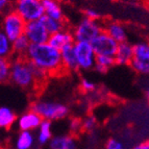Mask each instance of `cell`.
I'll use <instances>...</instances> for the list:
<instances>
[{
	"label": "cell",
	"instance_id": "cell-1",
	"mask_svg": "<svg viewBox=\"0 0 149 149\" xmlns=\"http://www.w3.org/2000/svg\"><path fill=\"white\" fill-rule=\"evenodd\" d=\"M24 58L36 67L49 74H57L63 69L61 53L48 43L30 44L24 54Z\"/></svg>",
	"mask_w": 149,
	"mask_h": 149
},
{
	"label": "cell",
	"instance_id": "cell-2",
	"mask_svg": "<svg viewBox=\"0 0 149 149\" xmlns=\"http://www.w3.org/2000/svg\"><path fill=\"white\" fill-rule=\"evenodd\" d=\"M10 80L23 89H30L36 86V80L31 72L30 64L25 58H17L10 62Z\"/></svg>",
	"mask_w": 149,
	"mask_h": 149
},
{
	"label": "cell",
	"instance_id": "cell-3",
	"mask_svg": "<svg viewBox=\"0 0 149 149\" xmlns=\"http://www.w3.org/2000/svg\"><path fill=\"white\" fill-rule=\"evenodd\" d=\"M31 111L37 113L43 120L55 121L64 119L69 114V109L63 103L53 101H36L31 107Z\"/></svg>",
	"mask_w": 149,
	"mask_h": 149
},
{
	"label": "cell",
	"instance_id": "cell-4",
	"mask_svg": "<svg viewBox=\"0 0 149 149\" xmlns=\"http://www.w3.org/2000/svg\"><path fill=\"white\" fill-rule=\"evenodd\" d=\"M14 12L25 22L40 20L44 16V8L41 0H16Z\"/></svg>",
	"mask_w": 149,
	"mask_h": 149
},
{
	"label": "cell",
	"instance_id": "cell-5",
	"mask_svg": "<svg viewBox=\"0 0 149 149\" xmlns=\"http://www.w3.org/2000/svg\"><path fill=\"white\" fill-rule=\"evenodd\" d=\"M103 31V28L96 20H91L84 18L76 25L74 31L72 32L75 42H91L95 37Z\"/></svg>",
	"mask_w": 149,
	"mask_h": 149
},
{
	"label": "cell",
	"instance_id": "cell-6",
	"mask_svg": "<svg viewBox=\"0 0 149 149\" xmlns=\"http://www.w3.org/2000/svg\"><path fill=\"white\" fill-rule=\"evenodd\" d=\"M25 24H26V22L18 15L17 13L8 12L3 17L0 29L2 30L5 33V36L13 42L18 37H20L24 33Z\"/></svg>",
	"mask_w": 149,
	"mask_h": 149
},
{
	"label": "cell",
	"instance_id": "cell-7",
	"mask_svg": "<svg viewBox=\"0 0 149 149\" xmlns=\"http://www.w3.org/2000/svg\"><path fill=\"white\" fill-rule=\"evenodd\" d=\"M73 49L78 69L91 70L94 68L96 54L89 42H74Z\"/></svg>",
	"mask_w": 149,
	"mask_h": 149
},
{
	"label": "cell",
	"instance_id": "cell-8",
	"mask_svg": "<svg viewBox=\"0 0 149 149\" xmlns=\"http://www.w3.org/2000/svg\"><path fill=\"white\" fill-rule=\"evenodd\" d=\"M90 44L96 55L114 56L118 47V43L113 38L109 37L105 31L100 32L99 35L90 42Z\"/></svg>",
	"mask_w": 149,
	"mask_h": 149
},
{
	"label": "cell",
	"instance_id": "cell-9",
	"mask_svg": "<svg viewBox=\"0 0 149 149\" xmlns=\"http://www.w3.org/2000/svg\"><path fill=\"white\" fill-rule=\"evenodd\" d=\"M30 44H44L47 43L49 33L46 30L41 20L26 22L24 27V33Z\"/></svg>",
	"mask_w": 149,
	"mask_h": 149
},
{
	"label": "cell",
	"instance_id": "cell-10",
	"mask_svg": "<svg viewBox=\"0 0 149 149\" xmlns=\"http://www.w3.org/2000/svg\"><path fill=\"white\" fill-rule=\"evenodd\" d=\"M74 42L75 41H74V37H73V33L71 31H69V30H66L65 28L60 30V31L51 33L47 41V43L51 47L55 48L58 51L61 49H63L64 47H66V46L73 45Z\"/></svg>",
	"mask_w": 149,
	"mask_h": 149
},
{
	"label": "cell",
	"instance_id": "cell-11",
	"mask_svg": "<svg viewBox=\"0 0 149 149\" xmlns=\"http://www.w3.org/2000/svg\"><path fill=\"white\" fill-rule=\"evenodd\" d=\"M42 118L35 113L33 111H29L22 114L18 119V126L20 130H27L31 132L33 129H37L42 122Z\"/></svg>",
	"mask_w": 149,
	"mask_h": 149
},
{
	"label": "cell",
	"instance_id": "cell-12",
	"mask_svg": "<svg viewBox=\"0 0 149 149\" xmlns=\"http://www.w3.org/2000/svg\"><path fill=\"white\" fill-rule=\"evenodd\" d=\"M134 53H132V45L128 42H121L118 43V47L115 52L114 58L116 65L120 66H126L132 62Z\"/></svg>",
	"mask_w": 149,
	"mask_h": 149
},
{
	"label": "cell",
	"instance_id": "cell-13",
	"mask_svg": "<svg viewBox=\"0 0 149 149\" xmlns=\"http://www.w3.org/2000/svg\"><path fill=\"white\" fill-rule=\"evenodd\" d=\"M49 147L50 149H77V143L74 137L70 134H63L51 138Z\"/></svg>",
	"mask_w": 149,
	"mask_h": 149
},
{
	"label": "cell",
	"instance_id": "cell-14",
	"mask_svg": "<svg viewBox=\"0 0 149 149\" xmlns=\"http://www.w3.org/2000/svg\"><path fill=\"white\" fill-rule=\"evenodd\" d=\"M61 53V62H62V67L69 71H74L78 69L76 63V57H75L73 45L66 46L63 49L60 50Z\"/></svg>",
	"mask_w": 149,
	"mask_h": 149
},
{
	"label": "cell",
	"instance_id": "cell-15",
	"mask_svg": "<svg viewBox=\"0 0 149 149\" xmlns=\"http://www.w3.org/2000/svg\"><path fill=\"white\" fill-rule=\"evenodd\" d=\"M113 38L117 43L125 42L127 39V31L124 25H122L119 22H109L105 26V29L103 30Z\"/></svg>",
	"mask_w": 149,
	"mask_h": 149
},
{
	"label": "cell",
	"instance_id": "cell-16",
	"mask_svg": "<svg viewBox=\"0 0 149 149\" xmlns=\"http://www.w3.org/2000/svg\"><path fill=\"white\" fill-rule=\"evenodd\" d=\"M44 8V15L55 19V20L63 21V10L60 3L56 0H41Z\"/></svg>",
	"mask_w": 149,
	"mask_h": 149
},
{
	"label": "cell",
	"instance_id": "cell-17",
	"mask_svg": "<svg viewBox=\"0 0 149 149\" xmlns=\"http://www.w3.org/2000/svg\"><path fill=\"white\" fill-rule=\"evenodd\" d=\"M16 120L17 116L12 109L8 107H0V128H10Z\"/></svg>",
	"mask_w": 149,
	"mask_h": 149
},
{
	"label": "cell",
	"instance_id": "cell-18",
	"mask_svg": "<svg viewBox=\"0 0 149 149\" xmlns=\"http://www.w3.org/2000/svg\"><path fill=\"white\" fill-rule=\"evenodd\" d=\"M114 56H107V55H96L95 58V65L94 69L99 73H105L107 72L113 66H115Z\"/></svg>",
	"mask_w": 149,
	"mask_h": 149
},
{
	"label": "cell",
	"instance_id": "cell-19",
	"mask_svg": "<svg viewBox=\"0 0 149 149\" xmlns=\"http://www.w3.org/2000/svg\"><path fill=\"white\" fill-rule=\"evenodd\" d=\"M39 132H38V142L44 145L51 140L52 138V129H51V121L42 120L39 125Z\"/></svg>",
	"mask_w": 149,
	"mask_h": 149
},
{
	"label": "cell",
	"instance_id": "cell-20",
	"mask_svg": "<svg viewBox=\"0 0 149 149\" xmlns=\"http://www.w3.org/2000/svg\"><path fill=\"white\" fill-rule=\"evenodd\" d=\"M35 138L31 132L27 130H21L20 134H18V138L16 140V148L17 149H30L33 146Z\"/></svg>",
	"mask_w": 149,
	"mask_h": 149
},
{
	"label": "cell",
	"instance_id": "cell-21",
	"mask_svg": "<svg viewBox=\"0 0 149 149\" xmlns=\"http://www.w3.org/2000/svg\"><path fill=\"white\" fill-rule=\"evenodd\" d=\"M132 53L136 60L149 62V45L146 42H139L132 45Z\"/></svg>",
	"mask_w": 149,
	"mask_h": 149
},
{
	"label": "cell",
	"instance_id": "cell-22",
	"mask_svg": "<svg viewBox=\"0 0 149 149\" xmlns=\"http://www.w3.org/2000/svg\"><path fill=\"white\" fill-rule=\"evenodd\" d=\"M42 21L43 25L45 26L46 30L48 31L49 35L51 33H54V32L60 31V30L64 29V22L62 20H55V19H52V18L48 17V16H43L40 19Z\"/></svg>",
	"mask_w": 149,
	"mask_h": 149
},
{
	"label": "cell",
	"instance_id": "cell-23",
	"mask_svg": "<svg viewBox=\"0 0 149 149\" xmlns=\"http://www.w3.org/2000/svg\"><path fill=\"white\" fill-rule=\"evenodd\" d=\"M30 43L28 42V40L26 39L24 35L18 37L16 40H14L12 42V46H13V53L15 54L20 55V56H24L26 50L29 47Z\"/></svg>",
	"mask_w": 149,
	"mask_h": 149
},
{
	"label": "cell",
	"instance_id": "cell-24",
	"mask_svg": "<svg viewBox=\"0 0 149 149\" xmlns=\"http://www.w3.org/2000/svg\"><path fill=\"white\" fill-rule=\"evenodd\" d=\"M13 55L12 41L0 29V57L8 58Z\"/></svg>",
	"mask_w": 149,
	"mask_h": 149
},
{
	"label": "cell",
	"instance_id": "cell-25",
	"mask_svg": "<svg viewBox=\"0 0 149 149\" xmlns=\"http://www.w3.org/2000/svg\"><path fill=\"white\" fill-rule=\"evenodd\" d=\"M10 62L8 58L0 57V84L10 79Z\"/></svg>",
	"mask_w": 149,
	"mask_h": 149
},
{
	"label": "cell",
	"instance_id": "cell-26",
	"mask_svg": "<svg viewBox=\"0 0 149 149\" xmlns=\"http://www.w3.org/2000/svg\"><path fill=\"white\" fill-rule=\"evenodd\" d=\"M129 65L139 74L147 75L149 73V62H144V61H139L136 60V58H132Z\"/></svg>",
	"mask_w": 149,
	"mask_h": 149
},
{
	"label": "cell",
	"instance_id": "cell-27",
	"mask_svg": "<svg viewBox=\"0 0 149 149\" xmlns=\"http://www.w3.org/2000/svg\"><path fill=\"white\" fill-rule=\"evenodd\" d=\"M30 68H31V72H32V74H33L36 82H37V84H42V82L46 79V77H47L48 74L46 72H44L42 69L36 67L35 65H32V64H30Z\"/></svg>",
	"mask_w": 149,
	"mask_h": 149
},
{
	"label": "cell",
	"instance_id": "cell-28",
	"mask_svg": "<svg viewBox=\"0 0 149 149\" xmlns=\"http://www.w3.org/2000/svg\"><path fill=\"white\" fill-rule=\"evenodd\" d=\"M96 125H97L96 119L93 116H88L81 122V128L86 129L88 132H92L93 129L96 127Z\"/></svg>",
	"mask_w": 149,
	"mask_h": 149
},
{
	"label": "cell",
	"instance_id": "cell-29",
	"mask_svg": "<svg viewBox=\"0 0 149 149\" xmlns=\"http://www.w3.org/2000/svg\"><path fill=\"white\" fill-rule=\"evenodd\" d=\"M80 86H81V89L84 90L85 92H93L95 90V88H96L94 82H93L92 80L88 79V78H84V79L81 80Z\"/></svg>",
	"mask_w": 149,
	"mask_h": 149
},
{
	"label": "cell",
	"instance_id": "cell-30",
	"mask_svg": "<svg viewBox=\"0 0 149 149\" xmlns=\"http://www.w3.org/2000/svg\"><path fill=\"white\" fill-rule=\"evenodd\" d=\"M85 16H86L85 18L91 19V20H96V21H98V19L100 18V14L95 8H86Z\"/></svg>",
	"mask_w": 149,
	"mask_h": 149
},
{
	"label": "cell",
	"instance_id": "cell-31",
	"mask_svg": "<svg viewBox=\"0 0 149 149\" xmlns=\"http://www.w3.org/2000/svg\"><path fill=\"white\" fill-rule=\"evenodd\" d=\"M107 149H125L124 146L122 145L121 142H119L116 139H109L107 143Z\"/></svg>",
	"mask_w": 149,
	"mask_h": 149
},
{
	"label": "cell",
	"instance_id": "cell-32",
	"mask_svg": "<svg viewBox=\"0 0 149 149\" xmlns=\"http://www.w3.org/2000/svg\"><path fill=\"white\" fill-rule=\"evenodd\" d=\"M10 0H0V14H6L10 12Z\"/></svg>",
	"mask_w": 149,
	"mask_h": 149
},
{
	"label": "cell",
	"instance_id": "cell-33",
	"mask_svg": "<svg viewBox=\"0 0 149 149\" xmlns=\"http://www.w3.org/2000/svg\"><path fill=\"white\" fill-rule=\"evenodd\" d=\"M70 128H71V130H72L73 132H78V130L81 128V122H80L79 120H73V121L71 122Z\"/></svg>",
	"mask_w": 149,
	"mask_h": 149
},
{
	"label": "cell",
	"instance_id": "cell-34",
	"mask_svg": "<svg viewBox=\"0 0 149 149\" xmlns=\"http://www.w3.org/2000/svg\"><path fill=\"white\" fill-rule=\"evenodd\" d=\"M132 149H149V143L148 142H143V143H141L138 146L134 147Z\"/></svg>",
	"mask_w": 149,
	"mask_h": 149
},
{
	"label": "cell",
	"instance_id": "cell-35",
	"mask_svg": "<svg viewBox=\"0 0 149 149\" xmlns=\"http://www.w3.org/2000/svg\"><path fill=\"white\" fill-rule=\"evenodd\" d=\"M107 1H114V0H107Z\"/></svg>",
	"mask_w": 149,
	"mask_h": 149
}]
</instances>
